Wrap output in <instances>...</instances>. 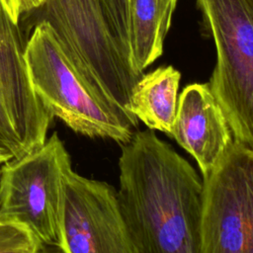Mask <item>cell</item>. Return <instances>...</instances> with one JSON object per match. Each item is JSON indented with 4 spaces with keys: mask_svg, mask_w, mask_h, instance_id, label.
<instances>
[{
    "mask_svg": "<svg viewBox=\"0 0 253 253\" xmlns=\"http://www.w3.org/2000/svg\"><path fill=\"white\" fill-rule=\"evenodd\" d=\"M118 197L137 253H201L203 179L154 130L122 144Z\"/></svg>",
    "mask_w": 253,
    "mask_h": 253,
    "instance_id": "6da1fadb",
    "label": "cell"
},
{
    "mask_svg": "<svg viewBox=\"0 0 253 253\" xmlns=\"http://www.w3.org/2000/svg\"><path fill=\"white\" fill-rule=\"evenodd\" d=\"M33 89L44 108L71 130L127 143L137 127L126 114L92 92L69 63L50 23L42 19L24 46Z\"/></svg>",
    "mask_w": 253,
    "mask_h": 253,
    "instance_id": "7a4b0ae2",
    "label": "cell"
},
{
    "mask_svg": "<svg viewBox=\"0 0 253 253\" xmlns=\"http://www.w3.org/2000/svg\"><path fill=\"white\" fill-rule=\"evenodd\" d=\"M45 20L78 76L96 95L138 125L129 112L138 73L118 43L100 0H47Z\"/></svg>",
    "mask_w": 253,
    "mask_h": 253,
    "instance_id": "3957f363",
    "label": "cell"
},
{
    "mask_svg": "<svg viewBox=\"0 0 253 253\" xmlns=\"http://www.w3.org/2000/svg\"><path fill=\"white\" fill-rule=\"evenodd\" d=\"M214 42L208 83L234 140L253 148V0H196Z\"/></svg>",
    "mask_w": 253,
    "mask_h": 253,
    "instance_id": "277c9868",
    "label": "cell"
},
{
    "mask_svg": "<svg viewBox=\"0 0 253 253\" xmlns=\"http://www.w3.org/2000/svg\"><path fill=\"white\" fill-rule=\"evenodd\" d=\"M70 155L56 131L0 167V215L26 224L42 245L60 246L64 179Z\"/></svg>",
    "mask_w": 253,
    "mask_h": 253,
    "instance_id": "5b68a950",
    "label": "cell"
},
{
    "mask_svg": "<svg viewBox=\"0 0 253 253\" xmlns=\"http://www.w3.org/2000/svg\"><path fill=\"white\" fill-rule=\"evenodd\" d=\"M201 253H253V148L236 140L203 176Z\"/></svg>",
    "mask_w": 253,
    "mask_h": 253,
    "instance_id": "8992f818",
    "label": "cell"
},
{
    "mask_svg": "<svg viewBox=\"0 0 253 253\" xmlns=\"http://www.w3.org/2000/svg\"><path fill=\"white\" fill-rule=\"evenodd\" d=\"M60 232L63 253H137L121 211L118 190L72 168L64 179Z\"/></svg>",
    "mask_w": 253,
    "mask_h": 253,
    "instance_id": "52a82bcc",
    "label": "cell"
},
{
    "mask_svg": "<svg viewBox=\"0 0 253 253\" xmlns=\"http://www.w3.org/2000/svg\"><path fill=\"white\" fill-rule=\"evenodd\" d=\"M52 120L30 81L18 25L0 0V148L20 157L42 145Z\"/></svg>",
    "mask_w": 253,
    "mask_h": 253,
    "instance_id": "ba28073f",
    "label": "cell"
},
{
    "mask_svg": "<svg viewBox=\"0 0 253 253\" xmlns=\"http://www.w3.org/2000/svg\"><path fill=\"white\" fill-rule=\"evenodd\" d=\"M171 136L196 160L203 176L224 157L234 138L208 83H193L183 89Z\"/></svg>",
    "mask_w": 253,
    "mask_h": 253,
    "instance_id": "9c48e42d",
    "label": "cell"
},
{
    "mask_svg": "<svg viewBox=\"0 0 253 253\" xmlns=\"http://www.w3.org/2000/svg\"><path fill=\"white\" fill-rule=\"evenodd\" d=\"M181 73L173 66H159L143 74L129 97V112L148 129L171 136L178 108Z\"/></svg>",
    "mask_w": 253,
    "mask_h": 253,
    "instance_id": "30bf717a",
    "label": "cell"
},
{
    "mask_svg": "<svg viewBox=\"0 0 253 253\" xmlns=\"http://www.w3.org/2000/svg\"><path fill=\"white\" fill-rule=\"evenodd\" d=\"M177 1L128 0L130 58L137 72L162 55Z\"/></svg>",
    "mask_w": 253,
    "mask_h": 253,
    "instance_id": "8fae6325",
    "label": "cell"
},
{
    "mask_svg": "<svg viewBox=\"0 0 253 253\" xmlns=\"http://www.w3.org/2000/svg\"><path fill=\"white\" fill-rule=\"evenodd\" d=\"M42 246L26 224L0 215V253H38Z\"/></svg>",
    "mask_w": 253,
    "mask_h": 253,
    "instance_id": "7c38bea8",
    "label": "cell"
},
{
    "mask_svg": "<svg viewBox=\"0 0 253 253\" xmlns=\"http://www.w3.org/2000/svg\"><path fill=\"white\" fill-rule=\"evenodd\" d=\"M100 2L118 43L132 66L129 44L128 0H100Z\"/></svg>",
    "mask_w": 253,
    "mask_h": 253,
    "instance_id": "4fadbf2b",
    "label": "cell"
},
{
    "mask_svg": "<svg viewBox=\"0 0 253 253\" xmlns=\"http://www.w3.org/2000/svg\"><path fill=\"white\" fill-rule=\"evenodd\" d=\"M47 0H2L11 21L18 25L21 16L34 9L42 8Z\"/></svg>",
    "mask_w": 253,
    "mask_h": 253,
    "instance_id": "5bb4252c",
    "label": "cell"
},
{
    "mask_svg": "<svg viewBox=\"0 0 253 253\" xmlns=\"http://www.w3.org/2000/svg\"><path fill=\"white\" fill-rule=\"evenodd\" d=\"M38 253H63L62 250L58 247H54V246H46V245H42L41 247V249L38 251Z\"/></svg>",
    "mask_w": 253,
    "mask_h": 253,
    "instance_id": "9a60e30c",
    "label": "cell"
},
{
    "mask_svg": "<svg viewBox=\"0 0 253 253\" xmlns=\"http://www.w3.org/2000/svg\"><path fill=\"white\" fill-rule=\"evenodd\" d=\"M12 158H13V155L10 152H8L3 148H0V166H2L4 163H6Z\"/></svg>",
    "mask_w": 253,
    "mask_h": 253,
    "instance_id": "2e32d148",
    "label": "cell"
}]
</instances>
